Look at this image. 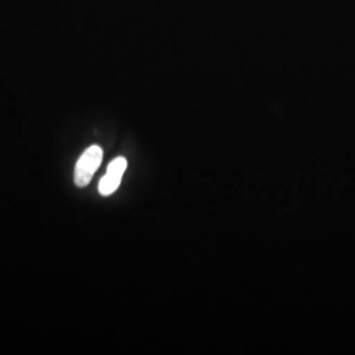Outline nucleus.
Returning <instances> with one entry per match:
<instances>
[{
	"label": "nucleus",
	"instance_id": "nucleus-1",
	"mask_svg": "<svg viewBox=\"0 0 355 355\" xmlns=\"http://www.w3.org/2000/svg\"><path fill=\"white\" fill-rule=\"evenodd\" d=\"M103 150L101 146L92 145L79 157L76 166L74 180L78 187H86L94 174L102 164Z\"/></svg>",
	"mask_w": 355,
	"mask_h": 355
},
{
	"label": "nucleus",
	"instance_id": "nucleus-2",
	"mask_svg": "<svg viewBox=\"0 0 355 355\" xmlns=\"http://www.w3.org/2000/svg\"><path fill=\"white\" fill-rule=\"evenodd\" d=\"M128 162L124 157H117L110 164L107 174L102 178L99 183V192L103 196H110L119 189L121 178L127 170Z\"/></svg>",
	"mask_w": 355,
	"mask_h": 355
}]
</instances>
